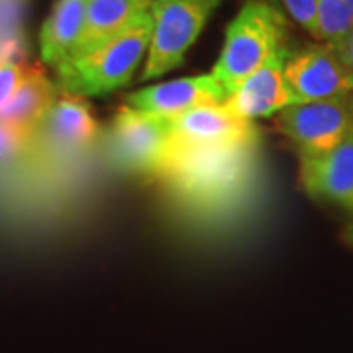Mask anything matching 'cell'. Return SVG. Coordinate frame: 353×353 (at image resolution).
<instances>
[{
	"instance_id": "obj_11",
	"label": "cell",
	"mask_w": 353,
	"mask_h": 353,
	"mask_svg": "<svg viewBox=\"0 0 353 353\" xmlns=\"http://www.w3.org/2000/svg\"><path fill=\"white\" fill-rule=\"evenodd\" d=\"M228 97L230 94L224 85L210 73L175 79L136 90L128 94L126 106L159 116H176L202 104H224Z\"/></svg>"
},
{
	"instance_id": "obj_20",
	"label": "cell",
	"mask_w": 353,
	"mask_h": 353,
	"mask_svg": "<svg viewBox=\"0 0 353 353\" xmlns=\"http://www.w3.org/2000/svg\"><path fill=\"white\" fill-rule=\"evenodd\" d=\"M341 55H343V59L353 67V32H352V36H350V39H347V43L343 46Z\"/></svg>"
},
{
	"instance_id": "obj_9",
	"label": "cell",
	"mask_w": 353,
	"mask_h": 353,
	"mask_svg": "<svg viewBox=\"0 0 353 353\" xmlns=\"http://www.w3.org/2000/svg\"><path fill=\"white\" fill-rule=\"evenodd\" d=\"M171 118V145L212 148L257 141V130L226 104H202Z\"/></svg>"
},
{
	"instance_id": "obj_17",
	"label": "cell",
	"mask_w": 353,
	"mask_h": 353,
	"mask_svg": "<svg viewBox=\"0 0 353 353\" xmlns=\"http://www.w3.org/2000/svg\"><path fill=\"white\" fill-rule=\"evenodd\" d=\"M34 136L36 134L32 132L0 122V167L14 163L18 157L30 152L34 148Z\"/></svg>"
},
{
	"instance_id": "obj_13",
	"label": "cell",
	"mask_w": 353,
	"mask_h": 353,
	"mask_svg": "<svg viewBox=\"0 0 353 353\" xmlns=\"http://www.w3.org/2000/svg\"><path fill=\"white\" fill-rule=\"evenodd\" d=\"M87 2L88 0H57L53 4L39 34L43 63L57 69L73 55L85 30Z\"/></svg>"
},
{
	"instance_id": "obj_19",
	"label": "cell",
	"mask_w": 353,
	"mask_h": 353,
	"mask_svg": "<svg viewBox=\"0 0 353 353\" xmlns=\"http://www.w3.org/2000/svg\"><path fill=\"white\" fill-rule=\"evenodd\" d=\"M285 8L294 18V22L303 26L308 34L316 38L318 32V0H283Z\"/></svg>"
},
{
	"instance_id": "obj_14",
	"label": "cell",
	"mask_w": 353,
	"mask_h": 353,
	"mask_svg": "<svg viewBox=\"0 0 353 353\" xmlns=\"http://www.w3.org/2000/svg\"><path fill=\"white\" fill-rule=\"evenodd\" d=\"M152 4L153 0H88L85 30L77 50L69 59L81 57L102 46L104 41L118 36L139 14L148 12Z\"/></svg>"
},
{
	"instance_id": "obj_18",
	"label": "cell",
	"mask_w": 353,
	"mask_h": 353,
	"mask_svg": "<svg viewBox=\"0 0 353 353\" xmlns=\"http://www.w3.org/2000/svg\"><path fill=\"white\" fill-rule=\"evenodd\" d=\"M30 65L26 61H4L0 63V110L8 104L18 87L28 77Z\"/></svg>"
},
{
	"instance_id": "obj_6",
	"label": "cell",
	"mask_w": 353,
	"mask_h": 353,
	"mask_svg": "<svg viewBox=\"0 0 353 353\" xmlns=\"http://www.w3.org/2000/svg\"><path fill=\"white\" fill-rule=\"evenodd\" d=\"M277 124L296 148L299 159L320 157L353 132L352 94L287 106L279 112Z\"/></svg>"
},
{
	"instance_id": "obj_12",
	"label": "cell",
	"mask_w": 353,
	"mask_h": 353,
	"mask_svg": "<svg viewBox=\"0 0 353 353\" xmlns=\"http://www.w3.org/2000/svg\"><path fill=\"white\" fill-rule=\"evenodd\" d=\"M304 190L353 214V132L320 157L301 159Z\"/></svg>"
},
{
	"instance_id": "obj_15",
	"label": "cell",
	"mask_w": 353,
	"mask_h": 353,
	"mask_svg": "<svg viewBox=\"0 0 353 353\" xmlns=\"http://www.w3.org/2000/svg\"><path fill=\"white\" fill-rule=\"evenodd\" d=\"M57 94L59 88L51 83L41 65H30L24 83L14 92L8 104L0 110V122L36 134Z\"/></svg>"
},
{
	"instance_id": "obj_4",
	"label": "cell",
	"mask_w": 353,
	"mask_h": 353,
	"mask_svg": "<svg viewBox=\"0 0 353 353\" xmlns=\"http://www.w3.org/2000/svg\"><path fill=\"white\" fill-rule=\"evenodd\" d=\"M222 0H153V34L141 79L150 81L183 65Z\"/></svg>"
},
{
	"instance_id": "obj_22",
	"label": "cell",
	"mask_w": 353,
	"mask_h": 353,
	"mask_svg": "<svg viewBox=\"0 0 353 353\" xmlns=\"http://www.w3.org/2000/svg\"><path fill=\"white\" fill-rule=\"evenodd\" d=\"M352 99H353V92H352Z\"/></svg>"
},
{
	"instance_id": "obj_5",
	"label": "cell",
	"mask_w": 353,
	"mask_h": 353,
	"mask_svg": "<svg viewBox=\"0 0 353 353\" xmlns=\"http://www.w3.org/2000/svg\"><path fill=\"white\" fill-rule=\"evenodd\" d=\"M171 143V118L122 106L108 134L116 167L138 175H157Z\"/></svg>"
},
{
	"instance_id": "obj_16",
	"label": "cell",
	"mask_w": 353,
	"mask_h": 353,
	"mask_svg": "<svg viewBox=\"0 0 353 353\" xmlns=\"http://www.w3.org/2000/svg\"><path fill=\"white\" fill-rule=\"evenodd\" d=\"M353 32V0H318L316 39L343 50Z\"/></svg>"
},
{
	"instance_id": "obj_8",
	"label": "cell",
	"mask_w": 353,
	"mask_h": 353,
	"mask_svg": "<svg viewBox=\"0 0 353 353\" xmlns=\"http://www.w3.org/2000/svg\"><path fill=\"white\" fill-rule=\"evenodd\" d=\"M101 134L99 120L85 97L59 90L50 112L34 136V148L50 155H77L88 150Z\"/></svg>"
},
{
	"instance_id": "obj_3",
	"label": "cell",
	"mask_w": 353,
	"mask_h": 353,
	"mask_svg": "<svg viewBox=\"0 0 353 353\" xmlns=\"http://www.w3.org/2000/svg\"><path fill=\"white\" fill-rule=\"evenodd\" d=\"M287 20L267 0H248L230 22L212 75L228 94L279 50L287 48Z\"/></svg>"
},
{
	"instance_id": "obj_1",
	"label": "cell",
	"mask_w": 353,
	"mask_h": 353,
	"mask_svg": "<svg viewBox=\"0 0 353 353\" xmlns=\"http://www.w3.org/2000/svg\"><path fill=\"white\" fill-rule=\"evenodd\" d=\"M255 163L257 141L212 148H176L169 143L155 176L185 204L218 210L245 194Z\"/></svg>"
},
{
	"instance_id": "obj_21",
	"label": "cell",
	"mask_w": 353,
	"mask_h": 353,
	"mask_svg": "<svg viewBox=\"0 0 353 353\" xmlns=\"http://www.w3.org/2000/svg\"><path fill=\"white\" fill-rule=\"evenodd\" d=\"M345 240L350 241V243L353 245V222L347 226V230H345Z\"/></svg>"
},
{
	"instance_id": "obj_10",
	"label": "cell",
	"mask_w": 353,
	"mask_h": 353,
	"mask_svg": "<svg viewBox=\"0 0 353 353\" xmlns=\"http://www.w3.org/2000/svg\"><path fill=\"white\" fill-rule=\"evenodd\" d=\"M289 53V48L279 50L257 71L243 79L224 102L228 108L243 120L253 122L255 118L279 114L287 106H292L294 99L285 79Z\"/></svg>"
},
{
	"instance_id": "obj_7",
	"label": "cell",
	"mask_w": 353,
	"mask_h": 353,
	"mask_svg": "<svg viewBox=\"0 0 353 353\" xmlns=\"http://www.w3.org/2000/svg\"><path fill=\"white\" fill-rule=\"evenodd\" d=\"M285 79L294 104L330 101L353 92V67L343 59L340 50L328 43L290 51Z\"/></svg>"
},
{
	"instance_id": "obj_2",
	"label": "cell",
	"mask_w": 353,
	"mask_h": 353,
	"mask_svg": "<svg viewBox=\"0 0 353 353\" xmlns=\"http://www.w3.org/2000/svg\"><path fill=\"white\" fill-rule=\"evenodd\" d=\"M152 34L153 18L148 10L139 14L118 36L59 65L55 69L59 87L79 97H102L122 88L132 81L139 61L150 50Z\"/></svg>"
}]
</instances>
